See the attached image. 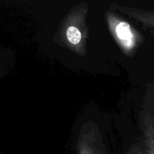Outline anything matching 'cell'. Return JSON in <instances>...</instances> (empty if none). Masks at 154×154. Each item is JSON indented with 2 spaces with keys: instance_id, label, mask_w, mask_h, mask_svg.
<instances>
[{
  "instance_id": "1",
  "label": "cell",
  "mask_w": 154,
  "mask_h": 154,
  "mask_svg": "<svg viewBox=\"0 0 154 154\" xmlns=\"http://www.w3.org/2000/svg\"><path fill=\"white\" fill-rule=\"evenodd\" d=\"M89 6L87 2H80L69 9L59 25L54 40L60 46L79 57H85L89 28L87 17Z\"/></svg>"
},
{
  "instance_id": "2",
  "label": "cell",
  "mask_w": 154,
  "mask_h": 154,
  "mask_svg": "<svg viewBox=\"0 0 154 154\" xmlns=\"http://www.w3.org/2000/svg\"><path fill=\"white\" fill-rule=\"evenodd\" d=\"M105 20L111 37L123 55L133 57L144 42V37L126 18L111 8L105 11Z\"/></svg>"
},
{
  "instance_id": "3",
  "label": "cell",
  "mask_w": 154,
  "mask_h": 154,
  "mask_svg": "<svg viewBox=\"0 0 154 154\" xmlns=\"http://www.w3.org/2000/svg\"><path fill=\"white\" fill-rule=\"evenodd\" d=\"M138 123L141 132L140 140L146 152L154 154V81L148 82L145 87Z\"/></svg>"
},
{
  "instance_id": "4",
  "label": "cell",
  "mask_w": 154,
  "mask_h": 154,
  "mask_svg": "<svg viewBox=\"0 0 154 154\" xmlns=\"http://www.w3.org/2000/svg\"><path fill=\"white\" fill-rule=\"evenodd\" d=\"M77 154H108L100 130L93 121L86 122L81 126Z\"/></svg>"
},
{
  "instance_id": "5",
  "label": "cell",
  "mask_w": 154,
  "mask_h": 154,
  "mask_svg": "<svg viewBox=\"0 0 154 154\" xmlns=\"http://www.w3.org/2000/svg\"><path fill=\"white\" fill-rule=\"evenodd\" d=\"M110 8L134 20L144 29L154 32V10H146L117 3H112Z\"/></svg>"
},
{
  "instance_id": "6",
  "label": "cell",
  "mask_w": 154,
  "mask_h": 154,
  "mask_svg": "<svg viewBox=\"0 0 154 154\" xmlns=\"http://www.w3.org/2000/svg\"><path fill=\"white\" fill-rule=\"evenodd\" d=\"M126 154H147L146 152L145 148H144V145H143L142 142L141 140L136 143H134L128 150L127 153Z\"/></svg>"
}]
</instances>
